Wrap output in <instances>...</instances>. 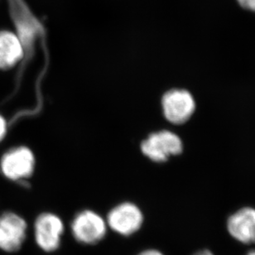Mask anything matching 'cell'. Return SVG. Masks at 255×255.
<instances>
[{
	"mask_svg": "<svg viewBox=\"0 0 255 255\" xmlns=\"http://www.w3.org/2000/svg\"><path fill=\"white\" fill-rule=\"evenodd\" d=\"M74 241L84 246H95L106 238L108 226L106 218L92 210H84L76 214L70 225Z\"/></svg>",
	"mask_w": 255,
	"mask_h": 255,
	"instance_id": "cell-1",
	"label": "cell"
},
{
	"mask_svg": "<svg viewBox=\"0 0 255 255\" xmlns=\"http://www.w3.org/2000/svg\"><path fill=\"white\" fill-rule=\"evenodd\" d=\"M65 231L66 226L58 215L52 212L41 213L33 225L35 244L44 253H55L62 247Z\"/></svg>",
	"mask_w": 255,
	"mask_h": 255,
	"instance_id": "cell-2",
	"label": "cell"
},
{
	"mask_svg": "<svg viewBox=\"0 0 255 255\" xmlns=\"http://www.w3.org/2000/svg\"><path fill=\"white\" fill-rule=\"evenodd\" d=\"M109 230L128 238L139 232L144 223V215L136 204L125 201L114 206L106 218Z\"/></svg>",
	"mask_w": 255,
	"mask_h": 255,
	"instance_id": "cell-3",
	"label": "cell"
},
{
	"mask_svg": "<svg viewBox=\"0 0 255 255\" xmlns=\"http://www.w3.org/2000/svg\"><path fill=\"white\" fill-rule=\"evenodd\" d=\"M182 139L168 130L150 134L141 144L142 153L153 162H166L170 157L182 153Z\"/></svg>",
	"mask_w": 255,
	"mask_h": 255,
	"instance_id": "cell-4",
	"label": "cell"
},
{
	"mask_svg": "<svg viewBox=\"0 0 255 255\" xmlns=\"http://www.w3.org/2000/svg\"><path fill=\"white\" fill-rule=\"evenodd\" d=\"M27 221L18 214L7 211L0 216V251L17 253L22 248L27 235Z\"/></svg>",
	"mask_w": 255,
	"mask_h": 255,
	"instance_id": "cell-5",
	"label": "cell"
},
{
	"mask_svg": "<svg viewBox=\"0 0 255 255\" xmlns=\"http://www.w3.org/2000/svg\"><path fill=\"white\" fill-rule=\"evenodd\" d=\"M165 118L170 123L182 125L189 121L196 110V102L189 91L174 89L167 91L162 99Z\"/></svg>",
	"mask_w": 255,
	"mask_h": 255,
	"instance_id": "cell-6",
	"label": "cell"
},
{
	"mask_svg": "<svg viewBox=\"0 0 255 255\" xmlns=\"http://www.w3.org/2000/svg\"><path fill=\"white\" fill-rule=\"evenodd\" d=\"M0 168L8 179L17 181L27 178L34 171V154L32 150L23 146L12 148L1 157Z\"/></svg>",
	"mask_w": 255,
	"mask_h": 255,
	"instance_id": "cell-7",
	"label": "cell"
},
{
	"mask_svg": "<svg viewBox=\"0 0 255 255\" xmlns=\"http://www.w3.org/2000/svg\"><path fill=\"white\" fill-rule=\"evenodd\" d=\"M227 230L235 240L245 244L255 243V209L251 207L236 211L229 217Z\"/></svg>",
	"mask_w": 255,
	"mask_h": 255,
	"instance_id": "cell-8",
	"label": "cell"
},
{
	"mask_svg": "<svg viewBox=\"0 0 255 255\" xmlns=\"http://www.w3.org/2000/svg\"><path fill=\"white\" fill-rule=\"evenodd\" d=\"M24 56V45L21 37L12 31H0V70L17 66Z\"/></svg>",
	"mask_w": 255,
	"mask_h": 255,
	"instance_id": "cell-9",
	"label": "cell"
},
{
	"mask_svg": "<svg viewBox=\"0 0 255 255\" xmlns=\"http://www.w3.org/2000/svg\"><path fill=\"white\" fill-rule=\"evenodd\" d=\"M7 124L4 117L0 114V142H2L7 134Z\"/></svg>",
	"mask_w": 255,
	"mask_h": 255,
	"instance_id": "cell-10",
	"label": "cell"
},
{
	"mask_svg": "<svg viewBox=\"0 0 255 255\" xmlns=\"http://www.w3.org/2000/svg\"><path fill=\"white\" fill-rule=\"evenodd\" d=\"M237 2L244 8L255 12V0H237Z\"/></svg>",
	"mask_w": 255,
	"mask_h": 255,
	"instance_id": "cell-11",
	"label": "cell"
},
{
	"mask_svg": "<svg viewBox=\"0 0 255 255\" xmlns=\"http://www.w3.org/2000/svg\"><path fill=\"white\" fill-rule=\"evenodd\" d=\"M136 255H165V254L157 249L148 248L142 250Z\"/></svg>",
	"mask_w": 255,
	"mask_h": 255,
	"instance_id": "cell-12",
	"label": "cell"
},
{
	"mask_svg": "<svg viewBox=\"0 0 255 255\" xmlns=\"http://www.w3.org/2000/svg\"><path fill=\"white\" fill-rule=\"evenodd\" d=\"M192 255H215L211 251L208 250H203V251H198Z\"/></svg>",
	"mask_w": 255,
	"mask_h": 255,
	"instance_id": "cell-13",
	"label": "cell"
},
{
	"mask_svg": "<svg viewBox=\"0 0 255 255\" xmlns=\"http://www.w3.org/2000/svg\"><path fill=\"white\" fill-rule=\"evenodd\" d=\"M246 255H255V251H251Z\"/></svg>",
	"mask_w": 255,
	"mask_h": 255,
	"instance_id": "cell-14",
	"label": "cell"
}]
</instances>
